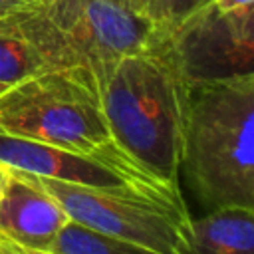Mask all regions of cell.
I'll use <instances>...</instances> for the list:
<instances>
[{"label": "cell", "instance_id": "1", "mask_svg": "<svg viewBox=\"0 0 254 254\" xmlns=\"http://www.w3.org/2000/svg\"><path fill=\"white\" fill-rule=\"evenodd\" d=\"M179 179L204 212L254 208V73L179 81Z\"/></svg>", "mask_w": 254, "mask_h": 254}, {"label": "cell", "instance_id": "2", "mask_svg": "<svg viewBox=\"0 0 254 254\" xmlns=\"http://www.w3.org/2000/svg\"><path fill=\"white\" fill-rule=\"evenodd\" d=\"M105 123L117 147L165 185L179 187V79L149 52L119 60L99 81Z\"/></svg>", "mask_w": 254, "mask_h": 254}, {"label": "cell", "instance_id": "3", "mask_svg": "<svg viewBox=\"0 0 254 254\" xmlns=\"http://www.w3.org/2000/svg\"><path fill=\"white\" fill-rule=\"evenodd\" d=\"M0 131L141 169L113 141L87 71L48 69L8 85L0 93Z\"/></svg>", "mask_w": 254, "mask_h": 254}, {"label": "cell", "instance_id": "4", "mask_svg": "<svg viewBox=\"0 0 254 254\" xmlns=\"http://www.w3.org/2000/svg\"><path fill=\"white\" fill-rule=\"evenodd\" d=\"M30 175V173H28ZM67 218L163 254H189L190 212L173 187H85L30 175Z\"/></svg>", "mask_w": 254, "mask_h": 254}, {"label": "cell", "instance_id": "5", "mask_svg": "<svg viewBox=\"0 0 254 254\" xmlns=\"http://www.w3.org/2000/svg\"><path fill=\"white\" fill-rule=\"evenodd\" d=\"M179 81L254 73V10L220 12L212 0L171 28H155L147 46Z\"/></svg>", "mask_w": 254, "mask_h": 254}, {"label": "cell", "instance_id": "6", "mask_svg": "<svg viewBox=\"0 0 254 254\" xmlns=\"http://www.w3.org/2000/svg\"><path fill=\"white\" fill-rule=\"evenodd\" d=\"M75 69L99 81L123 58L147 50L155 24L117 0H36Z\"/></svg>", "mask_w": 254, "mask_h": 254}, {"label": "cell", "instance_id": "7", "mask_svg": "<svg viewBox=\"0 0 254 254\" xmlns=\"http://www.w3.org/2000/svg\"><path fill=\"white\" fill-rule=\"evenodd\" d=\"M0 163L22 173L85 187H171L141 169L123 167L93 155L75 153L4 131H0Z\"/></svg>", "mask_w": 254, "mask_h": 254}, {"label": "cell", "instance_id": "8", "mask_svg": "<svg viewBox=\"0 0 254 254\" xmlns=\"http://www.w3.org/2000/svg\"><path fill=\"white\" fill-rule=\"evenodd\" d=\"M69 222L65 210L28 173L10 169L0 190V236L20 246L48 250Z\"/></svg>", "mask_w": 254, "mask_h": 254}, {"label": "cell", "instance_id": "9", "mask_svg": "<svg viewBox=\"0 0 254 254\" xmlns=\"http://www.w3.org/2000/svg\"><path fill=\"white\" fill-rule=\"evenodd\" d=\"M189 254H254V208L226 206L192 216Z\"/></svg>", "mask_w": 254, "mask_h": 254}, {"label": "cell", "instance_id": "10", "mask_svg": "<svg viewBox=\"0 0 254 254\" xmlns=\"http://www.w3.org/2000/svg\"><path fill=\"white\" fill-rule=\"evenodd\" d=\"M48 69V64L22 30L20 12L0 18V83L12 85Z\"/></svg>", "mask_w": 254, "mask_h": 254}, {"label": "cell", "instance_id": "11", "mask_svg": "<svg viewBox=\"0 0 254 254\" xmlns=\"http://www.w3.org/2000/svg\"><path fill=\"white\" fill-rule=\"evenodd\" d=\"M52 254H163L153 248L101 234L87 226L69 220L52 240L48 250Z\"/></svg>", "mask_w": 254, "mask_h": 254}, {"label": "cell", "instance_id": "12", "mask_svg": "<svg viewBox=\"0 0 254 254\" xmlns=\"http://www.w3.org/2000/svg\"><path fill=\"white\" fill-rule=\"evenodd\" d=\"M206 2L208 0H147L145 16L155 24V28L163 30L179 24Z\"/></svg>", "mask_w": 254, "mask_h": 254}, {"label": "cell", "instance_id": "13", "mask_svg": "<svg viewBox=\"0 0 254 254\" xmlns=\"http://www.w3.org/2000/svg\"><path fill=\"white\" fill-rule=\"evenodd\" d=\"M36 6V0H0V18L30 10Z\"/></svg>", "mask_w": 254, "mask_h": 254}, {"label": "cell", "instance_id": "14", "mask_svg": "<svg viewBox=\"0 0 254 254\" xmlns=\"http://www.w3.org/2000/svg\"><path fill=\"white\" fill-rule=\"evenodd\" d=\"M212 4H214L220 12L254 10V0H212Z\"/></svg>", "mask_w": 254, "mask_h": 254}, {"label": "cell", "instance_id": "15", "mask_svg": "<svg viewBox=\"0 0 254 254\" xmlns=\"http://www.w3.org/2000/svg\"><path fill=\"white\" fill-rule=\"evenodd\" d=\"M0 254H52V252L26 248V246H20V244H16V242L6 240V238L0 236Z\"/></svg>", "mask_w": 254, "mask_h": 254}, {"label": "cell", "instance_id": "16", "mask_svg": "<svg viewBox=\"0 0 254 254\" xmlns=\"http://www.w3.org/2000/svg\"><path fill=\"white\" fill-rule=\"evenodd\" d=\"M117 2L125 4L127 8H131V10H135V12H141V14H145V6H147V0H117Z\"/></svg>", "mask_w": 254, "mask_h": 254}, {"label": "cell", "instance_id": "17", "mask_svg": "<svg viewBox=\"0 0 254 254\" xmlns=\"http://www.w3.org/2000/svg\"><path fill=\"white\" fill-rule=\"evenodd\" d=\"M8 173H10V167H6V165L0 163V190H2V187L6 183V179H8Z\"/></svg>", "mask_w": 254, "mask_h": 254}, {"label": "cell", "instance_id": "18", "mask_svg": "<svg viewBox=\"0 0 254 254\" xmlns=\"http://www.w3.org/2000/svg\"><path fill=\"white\" fill-rule=\"evenodd\" d=\"M6 87H8V85H4V83H0V93H2V91H4Z\"/></svg>", "mask_w": 254, "mask_h": 254}]
</instances>
